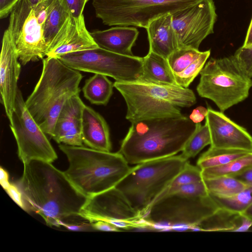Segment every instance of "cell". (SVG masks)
Masks as SVG:
<instances>
[{
    "instance_id": "37",
    "label": "cell",
    "mask_w": 252,
    "mask_h": 252,
    "mask_svg": "<svg viewBox=\"0 0 252 252\" xmlns=\"http://www.w3.org/2000/svg\"><path fill=\"white\" fill-rule=\"evenodd\" d=\"M93 228L94 230L104 231H121L117 227L111 223L104 221L98 220L91 223Z\"/></svg>"
},
{
    "instance_id": "35",
    "label": "cell",
    "mask_w": 252,
    "mask_h": 252,
    "mask_svg": "<svg viewBox=\"0 0 252 252\" xmlns=\"http://www.w3.org/2000/svg\"><path fill=\"white\" fill-rule=\"evenodd\" d=\"M12 200L20 207L26 209L24 202H23L22 194L19 189L16 185L10 184L5 189Z\"/></svg>"
},
{
    "instance_id": "36",
    "label": "cell",
    "mask_w": 252,
    "mask_h": 252,
    "mask_svg": "<svg viewBox=\"0 0 252 252\" xmlns=\"http://www.w3.org/2000/svg\"><path fill=\"white\" fill-rule=\"evenodd\" d=\"M20 0H0V18L9 16L12 10Z\"/></svg>"
},
{
    "instance_id": "4",
    "label": "cell",
    "mask_w": 252,
    "mask_h": 252,
    "mask_svg": "<svg viewBox=\"0 0 252 252\" xmlns=\"http://www.w3.org/2000/svg\"><path fill=\"white\" fill-rule=\"evenodd\" d=\"M69 166L66 177L81 194L93 197L116 187L130 172L131 167L118 152L96 150L83 146L59 144Z\"/></svg>"
},
{
    "instance_id": "1",
    "label": "cell",
    "mask_w": 252,
    "mask_h": 252,
    "mask_svg": "<svg viewBox=\"0 0 252 252\" xmlns=\"http://www.w3.org/2000/svg\"><path fill=\"white\" fill-rule=\"evenodd\" d=\"M19 188L29 208L50 226L60 227L67 218L79 216L88 198L75 188L64 172L41 160L24 164Z\"/></svg>"
},
{
    "instance_id": "21",
    "label": "cell",
    "mask_w": 252,
    "mask_h": 252,
    "mask_svg": "<svg viewBox=\"0 0 252 252\" xmlns=\"http://www.w3.org/2000/svg\"><path fill=\"white\" fill-rule=\"evenodd\" d=\"M146 29L149 41V51L167 59L179 49L172 24V14H168L155 19Z\"/></svg>"
},
{
    "instance_id": "25",
    "label": "cell",
    "mask_w": 252,
    "mask_h": 252,
    "mask_svg": "<svg viewBox=\"0 0 252 252\" xmlns=\"http://www.w3.org/2000/svg\"><path fill=\"white\" fill-rule=\"evenodd\" d=\"M70 16L67 10L59 0H53L44 27V35L47 47L59 33Z\"/></svg>"
},
{
    "instance_id": "12",
    "label": "cell",
    "mask_w": 252,
    "mask_h": 252,
    "mask_svg": "<svg viewBox=\"0 0 252 252\" xmlns=\"http://www.w3.org/2000/svg\"><path fill=\"white\" fill-rule=\"evenodd\" d=\"M9 122L17 144L18 157L23 164L34 160L52 163L57 159L46 134L28 110L19 89Z\"/></svg>"
},
{
    "instance_id": "10",
    "label": "cell",
    "mask_w": 252,
    "mask_h": 252,
    "mask_svg": "<svg viewBox=\"0 0 252 252\" xmlns=\"http://www.w3.org/2000/svg\"><path fill=\"white\" fill-rule=\"evenodd\" d=\"M53 0L33 5L20 0L12 10L8 30L16 46L19 60L25 65L30 62L43 60L47 48L44 27Z\"/></svg>"
},
{
    "instance_id": "11",
    "label": "cell",
    "mask_w": 252,
    "mask_h": 252,
    "mask_svg": "<svg viewBox=\"0 0 252 252\" xmlns=\"http://www.w3.org/2000/svg\"><path fill=\"white\" fill-rule=\"evenodd\" d=\"M59 59L73 69L103 74L118 82L140 81L142 74L143 58L118 54L99 47L65 55Z\"/></svg>"
},
{
    "instance_id": "34",
    "label": "cell",
    "mask_w": 252,
    "mask_h": 252,
    "mask_svg": "<svg viewBox=\"0 0 252 252\" xmlns=\"http://www.w3.org/2000/svg\"><path fill=\"white\" fill-rule=\"evenodd\" d=\"M65 7L70 16L78 18L83 16L85 6L90 0H59Z\"/></svg>"
},
{
    "instance_id": "6",
    "label": "cell",
    "mask_w": 252,
    "mask_h": 252,
    "mask_svg": "<svg viewBox=\"0 0 252 252\" xmlns=\"http://www.w3.org/2000/svg\"><path fill=\"white\" fill-rule=\"evenodd\" d=\"M115 88L126 103V118L133 122L142 120L182 116L181 108L196 102L192 90L179 86L163 85L143 81H115Z\"/></svg>"
},
{
    "instance_id": "13",
    "label": "cell",
    "mask_w": 252,
    "mask_h": 252,
    "mask_svg": "<svg viewBox=\"0 0 252 252\" xmlns=\"http://www.w3.org/2000/svg\"><path fill=\"white\" fill-rule=\"evenodd\" d=\"M79 216L90 223L98 220L109 222L120 230L143 228L140 213L116 187L88 198Z\"/></svg>"
},
{
    "instance_id": "27",
    "label": "cell",
    "mask_w": 252,
    "mask_h": 252,
    "mask_svg": "<svg viewBox=\"0 0 252 252\" xmlns=\"http://www.w3.org/2000/svg\"><path fill=\"white\" fill-rule=\"evenodd\" d=\"M212 196L222 210L232 214L241 215L252 204V186L229 197Z\"/></svg>"
},
{
    "instance_id": "8",
    "label": "cell",
    "mask_w": 252,
    "mask_h": 252,
    "mask_svg": "<svg viewBox=\"0 0 252 252\" xmlns=\"http://www.w3.org/2000/svg\"><path fill=\"white\" fill-rule=\"evenodd\" d=\"M200 74L198 94L213 101L222 112L245 100L252 87V78L234 55L211 58Z\"/></svg>"
},
{
    "instance_id": "26",
    "label": "cell",
    "mask_w": 252,
    "mask_h": 252,
    "mask_svg": "<svg viewBox=\"0 0 252 252\" xmlns=\"http://www.w3.org/2000/svg\"><path fill=\"white\" fill-rule=\"evenodd\" d=\"M203 181L209 194L218 197L232 196L248 187L232 176L203 179Z\"/></svg>"
},
{
    "instance_id": "15",
    "label": "cell",
    "mask_w": 252,
    "mask_h": 252,
    "mask_svg": "<svg viewBox=\"0 0 252 252\" xmlns=\"http://www.w3.org/2000/svg\"><path fill=\"white\" fill-rule=\"evenodd\" d=\"M13 38L7 28L2 39L0 58V93L1 102L10 120L14 110L18 89L17 82L21 65Z\"/></svg>"
},
{
    "instance_id": "3",
    "label": "cell",
    "mask_w": 252,
    "mask_h": 252,
    "mask_svg": "<svg viewBox=\"0 0 252 252\" xmlns=\"http://www.w3.org/2000/svg\"><path fill=\"white\" fill-rule=\"evenodd\" d=\"M220 209L212 195L198 194L191 184L160 194L141 219L151 229L198 231V224Z\"/></svg>"
},
{
    "instance_id": "2",
    "label": "cell",
    "mask_w": 252,
    "mask_h": 252,
    "mask_svg": "<svg viewBox=\"0 0 252 252\" xmlns=\"http://www.w3.org/2000/svg\"><path fill=\"white\" fill-rule=\"evenodd\" d=\"M118 151L130 164L176 155L194 132L195 124L183 115L131 122Z\"/></svg>"
},
{
    "instance_id": "7",
    "label": "cell",
    "mask_w": 252,
    "mask_h": 252,
    "mask_svg": "<svg viewBox=\"0 0 252 252\" xmlns=\"http://www.w3.org/2000/svg\"><path fill=\"white\" fill-rule=\"evenodd\" d=\"M188 161L176 155L136 164L116 188L141 217Z\"/></svg>"
},
{
    "instance_id": "30",
    "label": "cell",
    "mask_w": 252,
    "mask_h": 252,
    "mask_svg": "<svg viewBox=\"0 0 252 252\" xmlns=\"http://www.w3.org/2000/svg\"><path fill=\"white\" fill-rule=\"evenodd\" d=\"M211 53L210 50L202 52L199 57L180 73L174 74L175 81L179 86L188 88L201 72Z\"/></svg>"
},
{
    "instance_id": "5",
    "label": "cell",
    "mask_w": 252,
    "mask_h": 252,
    "mask_svg": "<svg viewBox=\"0 0 252 252\" xmlns=\"http://www.w3.org/2000/svg\"><path fill=\"white\" fill-rule=\"evenodd\" d=\"M83 76L58 58L42 60L40 77L25 103L43 131L52 137L56 120L65 102L79 94Z\"/></svg>"
},
{
    "instance_id": "44",
    "label": "cell",
    "mask_w": 252,
    "mask_h": 252,
    "mask_svg": "<svg viewBox=\"0 0 252 252\" xmlns=\"http://www.w3.org/2000/svg\"><path fill=\"white\" fill-rule=\"evenodd\" d=\"M30 3L33 5L36 4L41 2L47 0H27Z\"/></svg>"
},
{
    "instance_id": "20",
    "label": "cell",
    "mask_w": 252,
    "mask_h": 252,
    "mask_svg": "<svg viewBox=\"0 0 252 252\" xmlns=\"http://www.w3.org/2000/svg\"><path fill=\"white\" fill-rule=\"evenodd\" d=\"M91 34L99 47L122 55L134 56L132 48L139 34L136 28L118 26L105 30H95Z\"/></svg>"
},
{
    "instance_id": "22",
    "label": "cell",
    "mask_w": 252,
    "mask_h": 252,
    "mask_svg": "<svg viewBox=\"0 0 252 252\" xmlns=\"http://www.w3.org/2000/svg\"><path fill=\"white\" fill-rule=\"evenodd\" d=\"M140 81L159 85L178 86L167 59L150 51L143 57L142 74Z\"/></svg>"
},
{
    "instance_id": "39",
    "label": "cell",
    "mask_w": 252,
    "mask_h": 252,
    "mask_svg": "<svg viewBox=\"0 0 252 252\" xmlns=\"http://www.w3.org/2000/svg\"><path fill=\"white\" fill-rule=\"evenodd\" d=\"M233 177L247 186H252V166Z\"/></svg>"
},
{
    "instance_id": "28",
    "label": "cell",
    "mask_w": 252,
    "mask_h": 252,
    "mask_svg": "<svg viewBox=\"0 0 252 252\" xmlns=\"http://www.w3.org/2000/svg\"><path fill=\"white\" fill-rule=\"evenodd\" d=\"M211 138L208 126L205 123L195 124V128L180 154L184 158L189 160L195 157L204 148L211 145Z\"/></svg>"
},
{
    "instance_id": "33",
    "label": "cell",
    "mask_w": 252,
    "mask_h": 252,
    "mask_svg": "<svg viewBox=\"0 0 252 252\" xmlns=\"http://www.w3.org/2000/svg\"><path fill=\"white\" fill-rule=\"evenodd\" d=\"M234 56L243 70L252 78V45L242 46L236 51Z\"/></svg>"
},
{
    "instance_id": "32",
    "label": "cell",
    "mask_w": 252,
    "mask_h": 252,
    "mask_svg": "<svg viewBox=\"0 0 252 252\" xmlns=\"http://www.w3.org/2000/svg\"><path fill=\"white\" fill-rule=\"evenodd\" d=\"M203 180L201 169L197 166H194L190 164L188 161L182 171L175 177L162 193L182 186L198 182Z\"/></svg>"
},
{
    "instance_id": "42",
    "label": "cell",
    "mask_w": 252,
    "mask_h": 252,
    "mask_svg": "<svg viewBox=\"0 0 252 252\" xmlns=\"http://www.w3.org/2000/svg\"><path fill=\"white\" fill-rule=\"evenodd\" d=\"M252 45V18L247 31V33L243 46L246 47Z\"/></svg>"
},
{
    "instance_id": "38",
    "label": "cell",
    "mask_w": 252,
    "mask_h": 252,
    "mask_svg": "<svg viewBox=\"0 0 252 252\" xmlns=\"http://www.w3.org/2000/svg\"><path fill=\"white\" fill-rule=\"evenodd\" d=\"M208 109L203 106L195 108L189 116V119L195 124L201 123L206 117Z\"/></svg>"
},
{
    "instance_id": "31",
    "label": "cell",
    "mask_w": 252,
    "mask_h": 252,
    "mask_svg": "<svg viewBox=\"0 0 252 252\" xmlns=\"http://www.w3.org/2000/svg\"><path fill=\"white\" fill-rule=\"evenodd\" d=\"M201 53L193 48L178 49L168 57L167 61L173 73H179L197 59Z\"/></svg>"
},
{
    "instance_id": "40",
    "label": "cell",
    "mask_w": 252,
    "mask_h": 252,
    "mask_svg": "<svg viewBox=\"0 0 252 252\" xmlns=\"http://www.w3.org/2000/svg\"><path fill=\"white\" fill-rule=\"evenodd\" d=\"M241 220L238 226L233 232L247 231L252 226V221L248 218L240 215Z\"/></svg>"
},
{
    "instance_id": "23",
    "label": "cell",
    "mask_w": 252,
    "mask_h": 252,
    "mask_svg": "<svg viewBox=\"0 0 252 252\" xmlns=\"http://www.w3.org/2000/svg\"><path fill=\"white\" fill-rule=\"evenodd\" d=\"M113 87L107 76L96 73L85 81L82 91L84 97L91 103L105 105L113 94Z\"/></svg>"
},
{
    "instance_id": "14",
    "label": "cell",
    "mask_w": 252,
    "mask_h": 252,
    "mask_svg": "<svg viewBox=\"0 0 252 252\" xmlns=\"http://www.w3.org/2000/svg\"><path fill=\"white\" fill-rule=\"evenodd\" d=\"M217 18L213 0H200L172 14L179 49H198L202 41L214 32Z\"/></svg>"
},
{
    "instance_id": "43",
    "label": "cell",
    "mask_w": 252,
    "mask_h": 252,
    "mask_svg": "<svg viewBox=\"0 0 252 252\" xmlns=\"http://www.w3.org/2000/svg\"><path fill=\"white\" fill-rule=\"evenodd\" d=\"M249 219L252 221V204L241 214Z\"/></svg>"
},
{
    "instance_id": "24",
    "label": "cell",
    "mask_w": 252,
    "mask_h": 252,
    "mask_svg": "<svg viewBox=\"0 0 252 252\" xmlns=\"http://www.w3.org/2000/svg\"><path fill=\"white\" fill-rule=\"evenodd\" d=\"M250 152H251L210 147L199 157L197 166L201 170L221 166Z\"/></svg>"
},
{
    "instance_id": "18",
    "label": "cell",
    "mask_w": 252,
    "mask_h": 252,
    "mask_svg": "<svg viewBox=\"0 0 252 252\" xmlns=\"http://www.w3.org/2000/svg\"><path fill=\"white\" fill-rule=\"evenodd\" d=\"M85 106L79 94L72 96L65 102L56 120L51 137L57 143L83 146L82 122Z\"/></svg>"
},
{
    "instance_id": "9",
    "label": "cell",
    "mask_w": 252,
    "mask_h": 252,
    "mask_svg": "<svg viewBox=\"0 0 252 252\" xmlns=\"http://www.w3.org/2000/svg\"><path fill=\"white\" fill-rule=\"evenodd\" d=\"M200 0H93L95 16L109 26L146 29L162 16L192 5Z\"/></svg>"
},
{
    "instance_id": "41",
    "label": "cell",
    "mask_w": 252,
    "mask_h": 252,
    "mask_svg": "<svg viewBox=\"0 0 252 252\" xmlns=\"http://www.w3.org/2000/svg\"><path fill=\"white\" fill-rule=\"evenodd\" d=\"M0 183L2 188L5 189L10 184L8 181V174L7 171L1 167H0Z\"/></svg>"
},
{
    "instance_id": "16",
    "label": "cell",
    "mask_w": 252,
    "mask_h": 252,
    "mask_svg": "<svg viewBox=\"0 0 252 252\" xmlns=\"http://www.w3.org/2000/svg\"><path fill=\"white\" fill-rule=\"evenodd\" d=\"M205 118L211 138L210 147L252 152V136L222 112L208 107Z\"/></svg>"
},
{
    "instance_id": "29",
    "label": "cell",
    "mask_w": 252,
    "mask_h": 252,
    "mask_svg": "<svg viewBox=\"0 0 252 252\" xmlns=\"http://www.w3.org/2000/svg\"><path fill=\"white\" fill-rule=\"evenodd\" d=\"M252 166V152L221 166L202 170L203 179L218 176H234Z\"/></svg>"
},
{
    "instance_id": "17",
    "label": "cell",
    "mask_w": 252,
    "mask_h": 252,
    "mask_svg": "<svg viewBox=\"0 0 252 252\" xmlns=\"http://www.w3.org/2000/svg\"><path fill=\"white\" fill-rule=\"evenodd\" d=\"M98 47L86 28L84 15L78 18L70 16L47 47L45 57L59 59L65 55Z\"/></svg>"
},
{
    "instance_id": "19",
    "label": "cell",
    "mask_w": 252,
    "mask_h": 252,
    "mask_svg": "<svg viewBox=\"0 0 252 252\" xmlns=\"http://www.w3.org/2000/svg\"><path fill=\"white\" fill-rule=\"evenodd\" d=\"M82 138L86 146L96 150L111 152L108 126L103 117L85 105L83 110Z\"/></svg>"
}]
</instances>
